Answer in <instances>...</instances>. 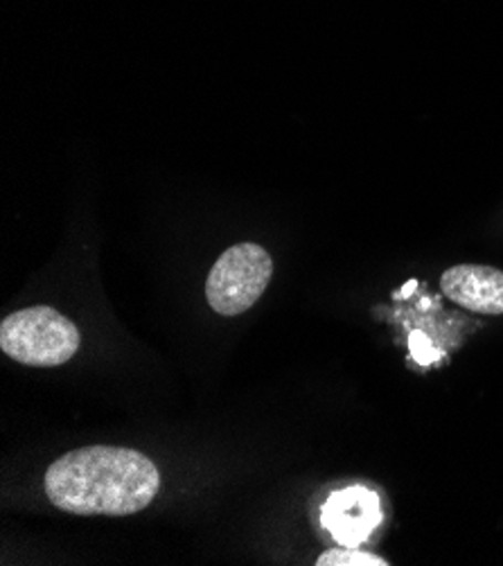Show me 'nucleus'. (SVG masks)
Here are the masks:
<instances>
[{
	"label": "nucleus",
	"mask_w": 503,
	"mask_h": 566,
	"mask_svg": "<svg viewBox=\"0 0 503 566\" xmlns=\"http://www.w3.org/2000/svg\"><path fill=\"white\" fill-rule=\"evenodd\" d=\"M158 468L136 449L82 447L45 472V494L54 507L80 517H129L156 499Z\"/></svg>",
	"instance_id": "1"
},
{
	"label": "nucleus",
	"mask_w": 503,
	"mask_h": 566,
	"mask_svg": "<svg viewBox=\"0 0 503 566\" xmlns=\"http://www.w3.org/2000/svg\"><path fill=\"white\" fill-rule=\"evenodd\" d=\"M80 342L77 325L48 305L19 310L0 323V350L23 366H62L75 357Z\"/></svg>",
	"instance_id": "2"
},
{
	"label": "nucleus",
	"mask_w": 503,
	"mask_h": 566,
	"mask_svg": "<svg viewBox=\"0 0 503 566\" xmlns=\"http://www.w3.org/2000/svg\"><path fill=\"white\" fill-rule=\"evenodd\" d=\"M271 275L269 251L255 242H240L212 264L206 277V301L219 316L244 314L266 292Z\"/></svg>",
	"instance_id": "3"
},
{
	"label": "nucleus",
	"mask_w": 503,
	"mask_h": 566,
	"mask_svg": "<svg viewBox=\"0 0 503 566\" xmlns=\"http://www.w3.org/2000/svg\"><path fill=\"white\" fill-rule=\"evenodd\" d=\"M325 531L344 546L364 544L381 524L377 492L353 485L329 494L321 513Z\"/></svg>",
	"instance_id": "4"
},
{
	"label": "nucleus",
	"mask_w": 503,
	"mask_h": 566,
	"mask_svg": "<svg viewBox=\"0 0 503 566\" xmlns=\"http://www.w3.org/2000/svg\"><path fill=\"white\" fill-rule=\"evenodd\" d=\"M440 292L474 314H503V271L485 264H459L440 277Z\"/></svg>",
	"instance_id": "5"
},
{
	"label": "nucleus",
	"mask_w": 503,
	"mask_h": 566,
	"mask_svg": "<svg viewBox=\"0 0 503 566\" xmlns=\"http://www.w3.org/2000/svg\"><path fill=\"white\" fill-rule=\"evenodd\" d=\"M384 557L364 553L357 546H337L318 555L316 566H386Z\"/></svg>",
	"instance_id": "6"
}]
</instances>
